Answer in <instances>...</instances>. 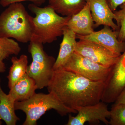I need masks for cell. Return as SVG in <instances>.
I'll list each match as a JSON object with an SVG mask.
<instances>
[{
    "label": "cell",
    "mask_w": 125,
    "mask_h": 125,
    "mask_svg": "<svg viewBox=\"0 0 125 125\" xmlns=\"http://www.w3.org/2000/svg\"><path fill=\"white\" fill-rule=\"evenodd\" d=\"M115 102V104H125V87L118 95Z\"/></svg>",
    "instance_id": "603a6c76"
},
{
    "label": "cell",
    "mask_w": 125,
    "mask_h": 125,
    "mask_svg": "<svg viewBox=\"0 0 125 125\" xmlns=\"http://www.w3.org/2000/svg\"><path fill=\"white\" fill-rule=\"evenodd\" d=\"M42 43L30 41L28 51L32 62L28 65L27 74L33 79L38 89L47 87L53 75L55 59L48 55L43 49Z\"/></svg>",
    "instance_id": "5b68a950"
},
{
    "label": "cell",
    "mask_w": 125,
    "mask_h": 125,
    "mask_svg": "<svg viewBox=\"0 0 125 125\" xmlns=\"http://www.w3.org/2000/svg\"><path fill=\"white\" fill-rule=\"evenodd\" d=\"M37 89L35 81L27 73L10 89L9 95L15 102L26 101L33 96Z\"/></svg>",
    "instance_id": "5bb4252c"
},
{
    "label": "cell",
    "mask_w": 125,
    "mask_h": 125,
    "mask_svg": "<svg viewBox=\"0 0 125 125\" xmlns=\"http://www.w3.org/2000/svg\"><path fill=\"white\" fill-rule=\"evenodd\" d=\"M75 52L102 65L112 67L115 64L120 56L97 43L79 39Z\"/></svg>",
    "instance_id": "ba28073f"
},
{
    "label": "cell",
    "mask_w": 125,
    "mask_h": 125,
    "mask_svg": "<svg viewBox=\"0 0 125 125\" xmlns=\"http://www.w3.org/2000/svg\"><path fill=\"white\" fill-rule=\"evenodd\" d=\"M12 65L7 76L8 86L10 89L18 80L27 73L28 60L25 55H22L19 58L13 56L11 58Z\"/></svg>",
    "instance_id": "e0dca14e"
},
{
    "label": "cell",
    "mask_w": 125,
    "mask_h": 125,
    "mask_svg": "<svg viewBox=\"0 0 125 125\" xmlns=\"http://www.w3.org/2000/svg\"><path fill=\"white\" fill-rule=\"evenodd\" d=\"M106 103L101 101L94 105L78 107L75 109L78 114L75 116L70 115L67 125H83L85 122L101 121L109 125L107 118H110L111 112Z\"/></svg>",
    "instance_id": "9c48e42d"
},
{
    "label": "cell",
    "mask_w": 125,
    "mask_h": 125,
    "mask_svg": "<svg viewBox=\"0 0 125 125\" xmlns=\"http://www.w3.org/2000/svg\"><path fill=\"white\" fill-rule=\"evenodd\" d=\"M112 67L96 63L74 52L61 69L71 71L91 80L105 83Z\"/></svg>",
    "instance_id": "8992f818"
},
{
    "label": "cell",
    "mask_w": 125,
    "mask_h": 125,
    "mask_svg": "<svg viewBox=\"0 0 125 125\" xmlns=\"http://www.w3.org/2000/svg\"><path fill=\"white\" fill-rule=\"evenodd\" d=\"M89 5L92 18L96 27L108 26L114 31H118L116 24L114 22L115 15L112 11L107 0H85Z\"/></svg>",
    "instance_id": "8fae6325"
},
{
    "label": "cell",
    "mask_w": 125,
    "mask_h": 125,
    "mask_svg": "<svg viewBox=\"0 0 125 125\" xmlns=\"http://www.w3.org/2000/svg\"><path fill=\"white\" fill-rule=\"evenodd\" d=\"M110 112L109 125H125V104H114Z\"/></svg>",
    "instance_id": "d6986e66"
},
{
    "label": "cell",
    "mask_w": 125,
    "mask_h": 125,
    "mask_svg": "<svg viewBox=\"0 0 125 125\" xmlns=\"http://www.w3.org/2000/svg\"><path fill=\"white\" fill-rule=\"evenodd\" d=\"M15 102L2 90L0 80V120L4 121L7 125H15L20 120L15 113Z\"/></svg>",
    "instance_id": "9a60e30c"
},
{
    "label": "cell",
    "mask_w": 125,
    "mask_h": 125,
    "mask_svg": "<svg viewBox=\"0 0 125 125\" xmlns=\"http://www.w3.org/2000/svg\"><path fill=\"white\" fill-rule=\"evenodd\" d=\"M49 5L57 13L64 16H71L82 10L85 0H47Z\"/></svg>",
    "instance_id": "2e32d148"
},
{
    "label": "cell",
    "mask_w": 125,
    "mask_h": 125,
    "mask_svg": "<svg viewBox=\"0 0 125 125\" xmlns=\"http://www.w3.org/2000/svg\"><path fill=\"white\" fill-rule=\"evenodd\" d=\"M107 1L109 7L113 12L116 10L118 6L125 2V0H107Z\"/></svg>",
    "instance_id": "7402d4cb"
},
{
    "label": "cell",
    "mask_w": 125,
    "mask_h": 125,
    "mask_svg": "<svg viewBox=\"0 0 125 125\" xmlns=\"http://www.w3.org/2000/svg\"><path fill=\"white\" fill-rule=\"evenodd\" d=\"M2 122L1 121V120H0V125H2Z\"/></svg>",
    "instance_id": "cb8c5ba5"
},
{
    "label": "cell",
    "mask_w": 125,
    "mask_h": 125,
    "mask_svg": "<svg viewBox=\"0 0 125 125\" xmlns=\"http://www.w3.org/2000/svg\"><path fill=\"white\" fill-rule=\"evenodd\" d=\"M46 1V0H0V5L2 7H6L13 3L29 1L36 5L40 6L45 3Z\"/></svg>",
    "instance_id": "44dd1931"
},
{
    "label": "cell",
    "mask_w": 125,
    "mask_h": 125,
    "mask_svg": "<svg viewBox=\"0 0 125 125\" xmlns=\"http://www.w3.org/2000/svg\"><path fill=\"white\" fill-rule=\"evenodd\" d=\"M94 22L89 5L86 2L79 12L71 16L66 26L76 35L86 36L94 31Z\"/></svg>",
    "instance_id": "7c38bea8"
},
{
    "label": "cell",
    "mask_w": 125,
    "mask_h": 125,
    "mask_svg": "<svg viewBox=\"0 0 125 125\" xmlns=\"http://www.w3.org/2000/svg\"><path fill=\"white\" fill-rule=\"evenodd\" d=\"M118 31H114L111 27L104 26L99 31H94L86 35H76V39L88 40L97 43L120 56L125 50V42L118 39Z\"/></svg>",
    "instance_id": "30bf717a"
},
{
    "label": "cell",
    "mask_w": 125,
    "mask_h": 125,
    "mask_svg": "<svg viewBox=\"0 0 125 125\" xmlns=\"http://www.w3.org/2000/svg\"><path fill=\"white\" fill-rule=\"evenodd\" d=\"M15 110H21L26 117L23 125H36L37 121L46 112L52 109L56 110L61 116L69 113H77V111L63 105L53 94L35 93L31 98L23 101H16Z\"/></svg>",
    "instance_id": "277c9868"
},
{
    "label": "cell",
    "mask_w": 125,
    "mask_h": 125,
    "mask_svg": "<svg viewBox=\"0 0 125 125\" xmlns=\"http://www.w3.org/2000/svg\"><path fill=\"white\" fill-rule=\"evenodd\" d=\"M21 48L17 42L11 38L0 37V73L6 71L4 61L11 55H18Z\"/></svg>",
    "instance_id": "ac0fdd59"
},
{
    "label": "cell",
    "mask_w": 125,
    "mask_h": 125,
    "mask_svg": "<svg viewBox=\"0 0 125 125\" xmlns=\"http://www.w3.org/2000/svg\"><path fill=\"white\" fill-rule=\"evenodd\" d=\"M28 8L35 15L33 19L34 31L31 41L50 43L62 36L71 16H61L49 5L41 7L32 3Z\"/></svg>",
    "instance_id": "3957f363"
},
{
    "label": "cell",
    "mask_w": 125,
    "mask_h": 125,
    "mask_svg": "<svg viewBox=\"0 0 125 125\" xmlns=\"http://www.w3.org/2000/svg\"><path fill=\"white\" fill-rule=\"evenodd\" d=\"M125 87V50L113 66L106 83L101 101L113 103Z\"/></svg>",
    "instance_id": "52a82bcc"
},
{
    "label": "cell",
    "mask_w": 125,
    "mask_h": 125,
    "mask_svg": "<svg viewBox=\"0 0 125 125\" xmlns=\"http://www.w3.org/2000/svg\"><path fill=\"white\" fill-rule=\"evenodd\" d=\"M105 83L90 80L62 69L54 71L47 87L66 107L72 109L78 107L94 105L101 101Z\"/></svg>",
    "instance_id": "6da1fadb"
},
{
    "label": "cell",
    "mask_w": 125,
    "mask_h": 125,
    "mask_svg": "<svg viewBox=\"0 0 125 125\" xmlns=\"http://www.w3.org/2000/svg\"><path fill=\"white\" fill-rule=\"evenodd\" d=\"M59 54L53 66L54 71L62 68L76 49L77 42L75 33L66 26L63 30Z\"/></svg>",
    "instance_id": "4fadbf2b"
},
{
    "label": "cell",
    "mask_w": 125,
    "mask_h": 125,
    "mask_svg": "<svg viewBox=\"0 0 125 125\" xmlns=\"http://www.w3.org/2000/svg\"><path fill=\"white\" fill-rule=\"evenodd\" d=\"M119 6L120 9L114 11L115 20L118 28V39L125 42V2Z\"/></svg>",
    "instance_id": "ffe728a7"
},
{
    "label": "cell",
    "mask_w": 125,
    "mask_h": 125,
    "mask_svg": "<svg viewBox=\"0 0 125 125\" xmlns=\"http://www.w3.org/2000/svg\"><path fill=\"white\" fill-rule=\"evenodd\" d=\"M0 15V37L30 42L34 31L33 17L21 2L13 3Z\"/></svg>",
    "instance_id": "7a4b0ae2"
}]
</instances>
